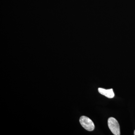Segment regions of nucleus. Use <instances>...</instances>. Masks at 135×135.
Instances as JSON below:
<instances>
[{
    "instance_id": "f257e3e1",
    "label": "nucleus",
    "mask_w": 135,
    "mask_h": 135,
    "mask_svg": "<svg viewBox=\"0 0 135 135\" xmlns=\"http://www.w3.org/2000/svg\"><path fill=\"white\" fill-rule=\"evenodd\" d=\"M108 125L109 129L113 134L120 135L119 125L116 119L113 117L109 118L108 120Z\"/></svg>"
},
{
    "instance_id": "f03ea898",
    "label": "nucleus",
    "mask_w": 135,
    "mask_h": 135,
    "mask_svg": "<svg viewBox=\"0 0 135 135\" xmlns=\"http://www.w3.org/2000/svg\"><path fill=\"white\" fill-rule=\"evenodd\" d=\"M79 121L81 126L88 131H92L95 129L94 122L90 118L86 116H81Z\"/></svg>"
},
{
    "instance_id": "7ed1b4c3",
    "label": "nucleus",
    "mask_w": 135,
    "mask_h": 135,
    "mask_svg": "<svg viewBox=\"0 0 135 135\" xmlns=\"http://www.w3.org/2000/svg\"><path fill=\"white\" fill-rule=\"evenodd\" d=\"M98 90L100 94L103 95L108 98H112L114 96V94L112 89H104L99 88Z\"/></svg>"
},
{
    "instance_id": "20e7f679",
    "label": "nucleus",
    "mask_w": 135,
    "mask_h": 135,
    "mask_svg": "<svg viewBox=\"0 0 135 135\" xmlns=\"http://www.w3.org/2000/svg\"><path fill=\"white\" fill-rule=\"evenodd\" d=\"M134 134L135 135V130L134 131Z\"/></svg>"
}]
</instances>
